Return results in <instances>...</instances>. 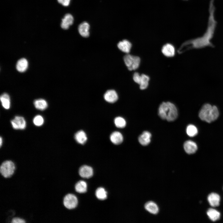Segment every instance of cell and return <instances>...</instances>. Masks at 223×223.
<instances>
[{
  "mask_svg": "<svg viewBox=\"0 0 223 223\" xmlns=\"http://www.w3.org/2000/svg\"><path fill=\"white\" fill-rule=\"evenodd\" d=\"M75 138L77 142L81 144H84L87 140L86 134L82 130L79 131L76 133Z\"/></svg>",
  "mask_w": 223,
  "mask_h": 223,
  "instance_id": "cell-20",
  "label": "cell"
},
{
  "mask_svg": "<svg viewBox=\"0 0 223 223\" xmlns=\"http://www.w3.org/2000/svg\"><path fill=\"white\" fill-rule=\"evenodd\" d=\"M26 220L24 219L19 217L15 216L11 219V223H26Z\"/></svg>",
  "mask_w": 223,
  "mask_h": 223,
  "instance_id": "cell-30",
  "label": "cell"
},
{
  "mask_svg": "<svg viewBox=\"0 0 223 223\" xmlns=\"http://www.w3.org/2000/svg\"><path fill=\"white\" fill-rule=\"evenodd\" d=\"M149 80V77L147 75L145 74L141 75L139 85L140 88L141 90H144L147 88L148 85Z\"/></svg>",
  "mask_w": 223,
  "mask_h": 223,
  "instance_id": "cell-23",
  "label": "cell"
},
{
  "mask_svg": "<svg viewBox=\"0 0 223 223\" xmlns=\"http://www.w3.org/2000/svg\"><path fill=\"white\" fill-rule=\"evenodd\" d=\"M219 112L217 107L212 106L209 104L203 105L199 114L200 118L202 120L210 123L216 120L218 117Z\"/></svg>",
  "mask_w": 223,
  "mask_h": 223,
  "instance_id": "cell-3",
  "label": "cell"
},
{
  "mask_svg": "<svg viewBox=\"0 0 223 223\" xmlns=\"http://www.w3.org/2000/svg\"><path fill=\"white\" fill-rule=\"evenodd\" d=\"M28 63L27 60L24 58L20 59L16 64V68L17 70L20 72H23L27 69Z\"/></svg>",
  "mask_w": 223,
  "mask_h": 223,
  "instance_id": "cell-19",
  "label": "cell"
},
{
  "mask_svg": "<svg viewBox=\"0 0 223 223\" xmlns=\"http://www.w3.org/2000/svg\"><path fill=\"white\" fill-rule=\"evenodd\" d=\"M70 1L71 0H57L58 2L65 7L69 5Z\"/></svg>",
  "mask_w": 223,
  "mask_h": 223,
  "instance_id": "cell-32",
  "label": "cell"
},
{
  "mask_svg": "<svg viewBox=\"0 0 223 223\" xmlns=\"http://www.w3.org/2000/svg\"><path fill=\"white\" fill-rule=\"evenodd\" d=\"M183 146L186 152L190 154L195 153L198 149L196 144L191 140L186 141L184 143Z\"/></svg>",
  "mask_w": 223,
  "mask_h": 223,
  "instance_id": "cell-9",
  "label": "cell"
},
{
  "mask_svg": "<svg viewBox=\"0 0 223 223\" xmlns=\"http://www.w3.org/2000/svg\"><path fill=\"white\" fill-rule=\"evenodd\" d=\"M105 100L110 103H114L118 99V96L116 92L114 90H107L104 95Z\"/></svg>",
  "mask_w": 223,
  "mask_h": 223,
  "instance_id": "cell-10",
  "label": "cell"
},
{
  "mask_svg": "<svg viewBox=\"0 0 223 223\" xmlns=\"http://www.w3.org/2000/svg\"><path fill=\"white\" fill-rule=\"evenodd\" d=\"M44 122V120L43 117L40 115L36 116L33 119V123L37 126H39L42 125Z\"/></svg>",
  "mask_w": 223,
  "mask_h": 223,
  "instance_id": "cell-29",
  "label": "cell"
},
{
  "mask_svg": "<svg viewBox=\"0 0 223 223\" xmlns=\"http://www.w3.org/2000/svg\"><path fill=\"white\" fill-rule=\"evenodd\" d=\"M151 134L149 132L145 131L139 136L138 139L139 142L143 146H146L151 142Z\"/></svg>",
  "mask_w": 223,
  "mask_h": 223,
  "instance_id": "cell-16",
  "label": "cell"
},
{
  "mask_svg": "<svg viewBox=\"0 0 223 223\" xmlns=\"http://www.w3.org/2000/svg\"><path fill=\"white\" fill-rule=\"evenodd\" d=\"M117 46L120 50L127 54H128L130 52L132 47L131 43L126 39L119 42Z\"/></svg>",
  "mask_w": 223,
  "mask_h": 223,
  "instance_id": "cell-14",
  "label": "cell"
},
{
  "mask_svg": "<svg viewBox=\"0 0 223 223\" xmlns=\"http://www.w3.org/2000/svg\"><path fill=\"white\" fill-rule=\"evenodd\" d=\"M78 203L77 197L73 194L68 193L66 194L63 197V204L65 208L69 210L75 208Z\"/></svg>",
  "mask_w": 223,
  "mask_h": 223,
  "instance_id": "cell-6",
  "label": "cell"
},
{
  "mask_svg": "<svg viewBox=\"0 0 223 223\" xmlns=\"http://www.w3.org/2000/svg\"><path fill=\"white\" fill-rule=\"evenodd\" d=\"M208 200L211 206L213 207H216L219 205L220 197L218 194L212 193L208 195Z\"/></svg>",
  "mask_w": 223,
  "mask_h": 223,
  "instance_id": "cell-15",
  "label": "cell"
},
{
  "mask_svg": "<svg viewBox=\"0 0 223 223\" xmlns=\"http://www.w3.org/2000/svg\"><path fill=\"white\" fill-rule=\"evenodd\" d=\"M158 115L162 119L172 121L177 117L178 112L177 108L173 104L168 102H164L160 106Z\"/></svg>",
  "mask_w": 223,
  "mask_h": 223,
  "instance_id": "cell-2",
  "label": "cell"
},
{
  "mask_svg": "<svg viewBox=\"0 0 223 223\" xmlns=\"http://www.w3.org/2000/svg\"><path fill=\"white\" fill-rule=\"evenodd\" d=\"M2 106L5 109H9L10 107V99L9 95L7 93L2 94L0 97Z\"/></svg>",
  "mask_w": 223,
  "mask_h": 223,
  "instance_id": "cell-21",
  "label": "cell"
},
{
  "mask_svg": "<svg viewBox=\"0 0 223 223\" xmlns=\"http://www.w3.org/2000/svg\"><path fill=\"white\" fill-rule=\"evenodd\" d=\"M145 208L149 212L153 214H157L159 211L158 205L152 201H149L146 203Z\"/></svg>",
  "mask_w": 223,
  "mask_h": 223,
  "instance_id": "cell-17",
  "label": "cell"
},
{
  "mask_svg": "<svg viewBox=\"0 0 223 223\" xmlns=\"http://www.w3.org/2000/svg\"><path fill=\"white\" fill-rule=\"evenodd\" d=\"M186 132L187 134L190 137H192L196 135L198 133L197 128L195 125H190L187 127Z\"/></svg>",
  "mask_w": 223,
  "mask_h": 223,
  "instance_id": "cell-27",
  "label": "cell"
},
{
  "mask_svg": "<svg viewBox=\"0 0 223 223\" xmlns=\"http://www.w3.org/2000/svg\"><path fill=\"white\" fill-rule=\"evenodd\" d=\"M90 26L86 22H84L79 25L78 30L80 35L82 37H87L89 36Z\"/></svg>",
  "mask_w": 223,
  "mask_h": 223,
  "instance_id": "cell-12",
  "label": "cell"
},
{
  "mask_svg": "<svg viewBox=\"0 0 223 223\" xmlns=\"http://www.w3.org/2000/svg\"><path fill=\"white\" fill-rule=\"evenodd\" d=\"M75 187L76 192L80 193H84L87 191V185L85 181H80L76 184Z\"/></svg>",
  "mask_w": 223,
  "mask_h": 223,
  "instance_id": "cell-24",
  "label": "cell"
},
{
  "mask_svg": "<svg viewBox=\"0 0 223 223\" xmlns=\"http://www.w3.org/2000/svg\"><path fill=\"white\" fill-rule=\"evenodd\" d=\"M13 128L16 129H23L26 126V121L24 117L20 116H15L11 121Z\"/></svg>",
  "mask_w": 223,
  "mask_h": 223,
  "instance_id": "cell-7",
  "label": "cell"
},
{
  "mask_svg": "<svg viewBox=\"0 0 223 223\" xmlns=\"http://www.w3.org/2000/svg\"><path fill=\"white\" fill-rule=\"evenodd\" d=\"M214 0H210L209 6V16L207 27L203 35L199 37L187 40L183 43L177 50L179 54L192 49H199L207 46L213 47L211 40L214 35L217 22L215 15Z\"/></svg>",
  "mask_w": 223,
  "mask_h": 223,
  "instance_id": "cell-1",
  "label": "cell"
},
{
  "mask_svg": "<svg viewBox=\"0 0 223 223\" xmlns=\"http://www.w3.org/2000/svg\"><path fill=\"white\" fill-rule=\"evenodd\" d=\"M15 170V164L11 160H4L0 164V174L4 178H9L11 177Z\"/></svg>",
  "mask_w": 223,
  "mask_h": 223,
  "instance_id": "cell-4",
  "label": "cell"
},
{
  "mask_svg": "<svg viewBox=\"0 0 223 223\" xmlns=\"http://www.w3.org/2000/svg\"><path fill=\"white\" fill-rule=\"evenodd\" d=\"M110 139L113 144L118 145L121 143L123 142V137L122 134L120 132L115 131L111 135Z\"/></svg>",
  "mask_w": 223,
  "mask_h": 223,
  "instance_id": "cell-18",
  "label": "cell"
},
{
  "mask_svg": "<svg viewBox=\"0 0 223 223\" xmlns=\"http://www.w3.org/2000/svg\"><path fill=\"white\" fill-rule=\"evenodd\" d=\"M207 214L209 219L213 221L218 220L220 217V213L216 210L213 208L209 209Z\"/></svg>",
  "mask_w": 223,
  "mask_h": 223,
  "instance_id": "cell-22",
  "label": "cell"
},
{
  "mask_svg": "<svg viewBox=\"0 0 223 223\" xmlns=\"http://www.w3.org/2000/svg\"><path fill=\"white\" fill-rule=\"evenodd\" d=\"M124 60L128 70H135L139 67L140 63L139 57L128 54L124 56Z\"/></svg>",
  "mask_w": 223,
  "mask_h": 223,
  "instance_id": "cell-5",
  "label": "cell"
},
{
  "mask_svg": "<svg viewBox=\"0 0 223 223\" xmlns=\"http://www.w3.org/2000/svg\"><path fill=\"white\" fill-rule=\"evenodd\" d=\"M79 174L82 177L89 178L92 177L93 174L92 168L87 165H83L81 167L79 170Z\"/></svg>",
  "mask_w": 223,
  "mask_h": 223,
  "instance_id": "cell-8",
  "label": "cell"
},
{
  "mask_svg": "<svg viewBox=\"0 0 223 223\" xmlns=\"http://www.w3.org/2000/svg\"><path fill=\"white\" fill-rule=\"evenodd\" d=\"M95 195L97 198L100 200H104L107 198V192L102 187H100L97 189Z\"/></svg>",
  "mask_w": 223,
  "mask_h": 223,
  "instance_id": "cell-26",
  "label": "cell"
},
{
  "mask_svg": "<svg viewBox=\"0 0 223 223\" xmlns=\"http://www.w3.org/2000/svg\"><path fill=\"white\" fill-rule=\"evenodd\" d=\"M140 76L141 75L137 72H135L133 75V79L134 81L138 84L140 82Z\"/></svg>",
  "mask_w": 223,
  "mask_h": 223,
  "instance_id": "cell-31",
  "label": "cell"
},
{
  "mask_svg": "<svg viewBox=\"0 0 223 223\" xmlns=\"http://www.w3.org/2000/svg\"><path fill=\"white\" fill-rule=\"evenodd\" d=\"M2 143V139L1 137H0V146L1 147Z\"/></svg>",
  "mask_w": 223,
  "mask_h": 223,
  "instance_id": "cell-33",
  "label": "cell"
},
{
  "mask_svg": "<svg viewBox=\"0 0 223 223\" xmlns=\"http://www.w3.org/2000/svg\"><path fill=\"white\" fill-rule=\"evenodd\" d=\"M74 19L72 15L67 14L62 19L61 24V27L64 29H67L72 25Z\"/></svg>",
  "mask_w": 223,
  "mask_h": 223,
  "instance_id": "cell-13",
  "label": "cell"
},
{
  "mask_svg": "<svg viewBox=\"0 0 223 223\" xmlns=\"http://www.w3.org/2000/svg\"><path fill=\"white\" fill-rule=\"evenodd\" d=\"M34 104L37 109L43 110L46 109L48 106L47 102L43 99H39L35 100Z\"/></svg>",
  "mask_w": 223,
  "mask_h": 223,
  "instance_id": "cell-25",
  "label": "cell"
},
{
  "mask_svg": "<svg viewBox=\"0 0 223 223\" xmlns=\"http://www.w3.org/2000/svg\"><path fill=\"white\" fill-rule=\"evenodd\" d=\"M114 123L116 126L119 128H123L126 125V122L125 120L122 117H117L114 120Z\"/></svg>",
  "mask_w": 223,
  "mask_h": 223,
  "instance_id": "cell-28",
  "label": "cell"
},
{
  "mask_svg": "<svg viewBox=\"0 0 223 223\" xmlns=\"http://www.w3.org/2000/svg\"><path fill=\"white\" fill-rule=\"evenodd\" d=\"M161 51L165 56L168 57H173L175 54L174 47L170 43L164 45L162 47Z\"/></svg>",
  "mask_w": 223,
  "mask_h": 223,
  "instance_id": "cell-11",
  "label": "cell"
}]
</instances>
